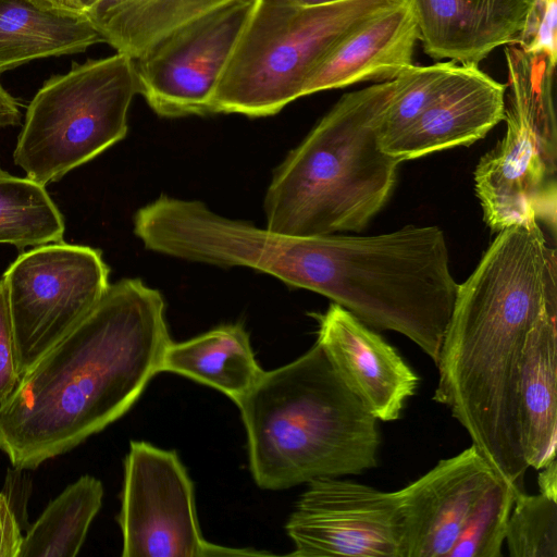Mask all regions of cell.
Here are the masks:
<instances>
[{
  "label": "cell",
  "mask_w": 557,
  "mask_h": 557,
  "mask_svg": "<svg viewBox=\"0 0 557 557\" xmlns=\"http://www.w3.org/2000/svg\"><path fill=\"white\" fill-rule=\"evenodd\" d=\"M557 313V253L534 220L497 232L458 285L435 366L445 405L495 473L523 492L516 385L527 337Z\"/></svg>",
  "instance_id": "obj_1"
},
{
  "label": "cell",
  "mask_w": 557,
  "mask_h": 557,
  "mask_svg": "<svg viewBox=\"0 0 557 557\" xmlns=\"http://www.w3.org/2000/svg\"><path fill=\"white\" fill-rule=\"evenodd\" d=\"M108 277L99 249L62 240L23 251L9 265L2 281L21 375L97 306Z\"/></svg>",
  "instance_id": "obj_8"
},
{
  "label": "cell",
  "mask_w": 557,
  "mask_h": 557,
  "mask_svg": "<svg viewBox=\"0 0 557 557\" xmlns=\"http://www.w3.org/2000/svg\"><path fill=\"white\" fill-rule=\"evenodd\" d=\"M103 486L85 474L51 500L23 537L18 557H74L101 508Z\"/></svg>",
  "instance_id": "obj_21"
},
{
  "label": "cell",
  "mask_w": 557,
  "mask_h": 557,
  "mask_svg": "<svg viewBox=\"0 0 557 557\" xmlns=\"http://www.w3.org/2000/svg\"><path fill=\"white\" fill-rule=\"evenodd\" d=\"M171 342L158 290L138 278L109 285L0 404V450L30 470L81 445L131 409Z\"/></svg>",
  "instance_id": "obj_2"
},
{
  "label": "cell",
  "mask_w": 557,
  "mask_h": 557,
  "mask_svg": "<svg viewBox=\"0 0 557 557\" xmlns=\"http://www.w3.org/2000/svg\"><path fill=\"white\" fill-rule=\"evenodd\" d=\"M292 3L298 4V5H305V7H312V5H322V4H330L346 0H287Z\"/></svg>",
  "instance_id": "obj_32"
},
{
  "label": "cell",
  "mask_w": 557,
  "mask_h": 557,
  "mask_svg": "<svg viewBox=\"0 0 557 557\" xmlns=\"http://www.w3.org/2000/svg\"><path fill=\"white\" fill-rule=\"evenodd\" d=\"M64 219L44 185L0 166V244L26 247L63 239Z\"/></svg>",
  "instance_id": "obj_22"
},
{
  "label": "cell",
  "mask_w": 557,
  "mask_h": 557,
  "mask_svg": "<svg viewBox=\"0 0 557 557\" xmlns=\"http://www.w3.org/2000/svg\"><path fill=\"white\" fill-rule=\"evenodd\" d=\"M136 94L129 55L73 62L67 73L46 81L29 102L14 163L44 186L61 180L126 136Z\"/></svg>",
  "instance_id": "obj_7"
},
{
  "label": "cell",
  "mask_w": 557,
  "mask_h": 557,
  "mask_svg": "<svg viewBox=\"0 0 557 557\" xmlns=\"http://www.w3.org/2000/svg\"><path fill=\"white\" fill-rule=\"evenodd\" d=\"M395 79L345 94L275 170L265 194L270 231L326 236L361 231L387 201L399 159L382 146Z\"/></svg>",
  "instance_id": "obj_4"
},
{
  "label": "cell",
  "mask_w": 557,
  "mask_h": 557,
  "mask_svg": "<svg viewBox=\"0 0 557 557\" xmlns=\"http://www.w3.org/2000/svg\"><path fill=\"white\" fill-rule=\"evenodd\" d=\"M318 322L317 343L344 384L377 420H398L420 379L374 329L332 302Z\"/></svg>",
  "instance_id": "obj_13"
},
{
  "label": "cell",
  "mask_w": 557,
  "mask_h": 557,
  "mask_svg": "<svg viewBox=\"0 0 557 557\" xmlns=\"http://www.w3.org/2000/svg\"><path fill=\"white\" fill-rule=\"evenodd\" d=\"M21 122L17 101L0 84V127L15 126Z\"/></svg>",
  "instance_id": "obj_29"
},
{
  "label": "cell",
  "mask_w": 557,
  "mask_h": 557,
  "mask_svg": "<svg viewBox=\"0 0 557 557\" xmlns=\"http://www.w3.org/2000/svg\"><path fill=\"white\" fill-rule=\"evenodd\" d=\"M236 405L247 432L250 471L261 488L357 475L379 463V420L344 384L317 342L294 361L263 372Z\"/></svg>",
  "instance_id": "obj_3"
},
{
  "label": "cell",
  "mask_w": 557,
  "mask_h": 557,
  "mask_svg": "<svg viewBox=\"0 0 557 557\" xmlns=\"http://www.w3.org/2000/svg\"><path fill=\"white\" fill-rule=\"evenodd\" d=\"M123 557L268 555L215 545L202 536L194 484L174 450L133 441L124 460L121 510Z\"/></svg>",
  "instance_id": "obj_9"
},
{
  "label": "cell",
  "mask_w": 557,
  "mask_h": 557,
  "mask_svg": "<svg viewBox=\"0 0 557 557\" xmlns=\"http://www.w3.org/2000/svg\"><path fill=\"white\" fill-rule=\"evenodd\" d=\"M298 557H400L395 492L338 476L308 482L285 525Z\"/></svg>",
  "instance_id": "obj_11"
},
{
  "label": "cell",
  "mask_w": 557,
  "mask_h": 557,
  "mask_svg": "<svg viewBox=\"0 0 557 557\" xmlns=\"http://www.w3.org/2000/svg\"><path fill=\"white\" fill-rule=\"evenodd\" d=\"M508 94L502 141L479 161L474 185L486 224L496 232L527 221L556 231V64L544 54L505 48Z\"/></svg>",
  "instance_id": "obj_6"
},
{
  "label": "cell",
  "mask_w": 557,
  "mask_h": 557,
  "mask_svg": "<svg viewBox=\"0 0 557 557\" xmlns=\"http://www.w3.org/2000/svg\"><path fill=\"white\" fill-rule=\"evenodd\" d=\"M104 42L84 13L49 0H0V74L29 61Z\"/></svg>",
  "instance_id": "obj_18"
},
{
  "label": "cell",
  "mask_w": 557,
  "mask_h": 557,
  "mask_svg": "<svg viewBox=\"0 0 557 557\" xmlns=\"http://www.w3.org/2000/svg\"><path fill=\"white\" fill-rule=\"evenodd\" d=\"M53 3L86 14L99 0H51Z\"/></svg>",
  "instance_id": "obj_31"
},
{
  "label": "cell",
  "mask_w": 557,
  "mask_h": 557,
  "mask_svg": "<svg viewBox=\"0 0 557 557\" xmlns=\"http://www.w3.org/2000/svg\"><path fill=\"white\" fill-rule=\"evenodd\" d=\"M21 372L17 363L13 325L7 298V290L0 280V404L16 388Z\"/></svg>",
  "instance_id": "obj_27"
},
{
  "label": "cell",
  "mask_w": 557,
  "mask_h": 557,
  "mask_svg": "<svg viewBox=\"0 0 557 557\" xmlns=\"http://www.w3.org/2000/svg\"><path fill=\"white\" fill-rule=\"evenodd\" d=\"M161 371L211 386L238 401L259 381L263 370L242 324H224L182 343L171 342Z\"/></svg>",
  "instance_id": "obj_19"
},
{
  "label": "cell",
  "mask_w": 557,
  "mask_h": 557,
  "mask_svg": "<svg viewBox=\"0 0 557 557\" xmlns=\"http://www.w3.org/2000/svg\"><path fill=\"white\" fill-rule=\"evenodd\" d=\"M49 1H51V0H49ZM51 2H52V1H51Z\"/></svg>",
  "instance_id": "obj_33"
},
{
  "label": "cell",
  "mask_w": 557,
  "mask_h": 557,
  "mask_svg": "<svg viewBox=\"0 0 557 557\" xmlns=\"http://www.w3.org/2000/svg\"><path fill=\"white\" fill-rule=\"evenodd\" d=\"M505 543L511 557H557V499L542 493L517 494Z\"/></svg>",
  "instance_id": "obj_25"
},
{
  "label": "cell",
  "mask_w": 557,
  "mask_h": 557,
  "mask_svg": "<svg viewBox=\"0 0 557 557\" xmlns=\"http://www.w3.org/2000/svg\"><path fill=\"white\" fill-rule=\"evenodd\" d=\"M418 40L410 0H391L327 54L306 82L302 97L362 82L393 81L413 64Z\"/></svg>",
  "instance_id": "obj_15"
},
{
  "label": "cell",
  "mask_w": 557,
  "mask_h": 557,
  "mask_svg": "<svg viewBox=\"0 0 557 557\" xmlns=\"http://www.w3.org/2000/svg\"><path fill=\"white\" fill-rule=\"evenodd\" d=\"M231 0H99L86 15L116 52L139 58L157 41Z\"/></svg>",
  "instance_id": "obj_20"
},
{
  "label": "cell",
  "mask_w": 557,
  "mask_h": 557,
  "mask_svg": "<svg viewBox=\"0 0 557 557\" xmlns=\"http://www.w3.org/2000/svg\"><path fill=\"white\" fill-rule=\"evenodd\" d=\"M496 478L471 444L396 491L400 557H447L470 511Z\"/></svg>",
  "instance_id": "obj_12"
},
{
  "label": "cell",
  "mask_w": 557,
  "mask_h": 557,
  "mask_svg": "<svg viewBox=\"0 0 557 557\" xmlns=\"http://www.w3.org/2000/svg\"><path fill=\"white\" fill-rule=\"evenodd\" d=\"M258 0H231L173 30L135 60L138 94L160 116L213 113L222 73Z\"/></svg>",
  "instance_id": "obj_10"
},
{
  "label": "cell",
  "mask_w": 557,
  "mask_h": 557,
  "mask_svg": "<svg viewBox=\"0 0 557 557\" xmlns=\"http://www.w3.org/2000/svg\"><path fill=\"white\" fill-rule=\"evenodd\" d=\"M525 52L557 62V0H531L523 26L513 44Z\"/></svg>",
  "instance_id": "obj_26"
},
{
  "label": "cell",
  "mask_w": 557,
  "mask_h": 557,
  "mask_svg": "<svg viewBox=\"0 0 557 557\" xmlns=\"http://www.w3.org/2000/svg\"><path fill=\"white\" fill-rule=\"evenodd\" d=\"M537 483L540 493L557 499V461L548 462L539 470Z\"/></svg>",
  "instance_id": "obj_30"
},
{
  "label": "cell",
  "mask_w": 557,
  "mask_h": 557,
  "mask_svg": "<svg viewBox=\"0 0 557 557\" xmlns=\"http://www.w3.org/2000/svg\"><path fill=\"white\" fill-rule=\"evenodd\" d=\"M515 487L496 478L466 519L447 557H502Z\"/></svg>",
  "instance_id": "obj_23"
},
{
  "label": "cell",
  "mask_w": 557,
  "mask_h": 557,
  "mask_svg": "<svg viewBox=\"0 0 557 557\" xmlns=\"http://www.w3.org/2000/svg\"><path fill=\"white\" fill-rule=\"evenodd\" d=\"M391 0L305 7L258 0L219 81L213 113L270 116L302 97L327 54Z\"/></svg>",
  "instance_id": "obj_5"
},
{
  "label": "cell",
  "mask_w": 557,
  "mask_h": 557,
  "mask_svg": "<svg viewBox=\"0 0 557 557\" xmlns=\"http://www.w3.org/2000/svg\"><path fill=\"white\" fill-rule=\"evenodd\" d=\"M459 64L441 61L428 66L412 64L395 78V89L382 123V146L411 125L443 92Z\"/></svg>",
  "instance_id": "obj_24"
},
{
  "label": "cell",
  "mask_w": 557,
  "mask_h": 557,
  "mask_svg": "<svg viewBox=\"0 0 557 557\" xmlns=\"http://www.w3.org/2000/svg\"><path fill=\"white\" fill-rule=\"evenodd\" d=\"M425 54L479 66L495 48L512 45L531 0H410Z\"/></svg>",
  "instance_id": "obj_16"
},
{
  "label": "cell",
  "mask_w": 557,
  "mask_h": 557,
  "mask_svg": "<svg viewBox=\"0 0 557 557\" xmlns=\"http://www.w3.org/2000/svg\"><path fill=\"white\" fill-rule=\"evenodd\" d=\"M506 89L479 66L459 65L434 102L383 149L403 162L471 145L504 120Z\"/></svg>",
  "instance_id": "obj_14"
},
{
  "label": "cell",
  "mask_w": 557,
  "mask_h": 557,
  "mask_svg": "<svg viewBox=\"0 0 557 557\" xmlns=\"http://www.w3.org/2000/svg\"><path fill=\"white\" fill-rule=\"evenodd\" d=\"M516 407L527 466L540 470L556 459L557 313L542 318L529 333L518 370Z\"/></svg>",
  "instance_id": "obj_17"
},
{
  "label": "cell",
  "mask_w": 557,
  "mask_h": 557,
  "mask_svg": "<svg viewBox=\"0 0 557 557\" xmlns=\"http://www.w3.org/2000/svg\"><path fill=\"white\" fill-rule=\"evenodd\" d=\"M23 537L8 496L0 493V557H18Z\"/></svg>",
  "instance_id": "obj_28"
}]
</instances>
